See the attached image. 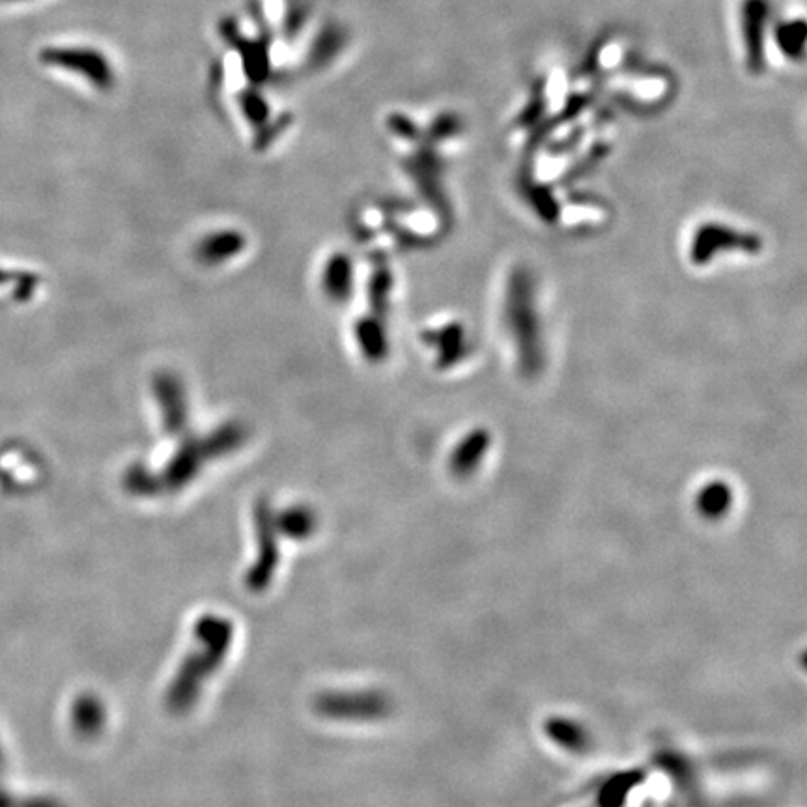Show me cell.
Here are the masks:
<instances>
[{"instance_id":"cell-1","label":"cell","mask_w":807,"mask_h":807,"mask_svg":"<svg viewBox=\"0 0 807 807\" xmlns=\"http://www.w3.org/2000/svg\"><path fill=\"white\" fill-rule=\"evenodd\" d=\"M548 735L555 740L559 746L565 750L585 751L589 748V737L585 729H581L578 723L565 722V720H552L546 727Z\"/></svg>"},{"instance_id":"cell-2","label":"cell","mask_w":807,"mask_h":807,"mask_svg":"<svg viewBox=\"0 0 807 807\" xmlns=\"http://www.w3.org/2000/svg\"><path fill=\"white\" fill-rule=\"evenodd\" d=\"M729 496L727 492H723L722 488H712L707 490L701 499H699V509L703 510L707 516H720L725 507H727Z\"/></svg>"},{"instance_id":"cell-3","label":"cell","mask_w":807,"mask_h":807,"mask_svg":"<svg viewBox=\"0 0 807 807\" xmlns=\"http://www.w3.org/2000/svg\"><path fill=\"white\" fill-rule=\"evenodd\" d=\"M0 807H14V802H12V798L8 796L6 791H2L0 789Z\"/></svg>"},{"instance_id":"cell-4","label":"cell","mask_w":807,"mask_h":807,"mask_svg":"<svg viewBox=\"0 0 807 807\" xmlns=\"http://www.w3.org/2000/svg\"><path fill=\"white\" fill-rule=\"evenodd\" d=\"M0 765H2V753H0Z\"/></svg>"}]
</instances>
